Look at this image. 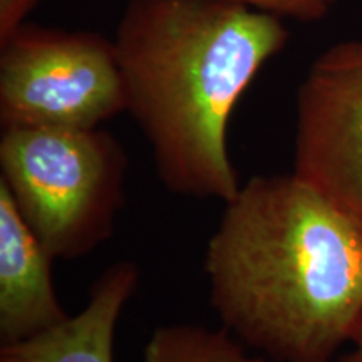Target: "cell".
<instances>
[{"label": "cell", "mask_w": 362, "mask_h": 362, "mask_svg": "<svg viewBox=\"0 0 362 362\" xmlns=\"http://www.w3.org/2000/svg\"><path fill=\"white\" fill-rule=\"evenodd\" d=\"M223 329L279 362H329L362 320V225L292 175L253 176L206 243Z\"/></svg>", "instance_id": "6da1fadb"}, {"label": "cell", "mask_w": 362, "mask_h": 362, "mask_svg": "<svg viewBox=\"0 0 362 362\" xmlns=\"http://www.w3.org/2000/svg\"><path fill=\"white\" fill-rule=\"evenodd\" d=\"M143 362H269L252 356L226 329L198 324H170L155 329L143 351Z\"/></svg>", "instance_id": "ba28073f"}, {"label": "cell", "mask_w": 362, "mask_h": 362, "mask_svg": "<svg viewBox=\"0 0 362 362\" xmlns=\"http://www.w3.org/2000/svg\"><path fill=\"white\" fill-rule=\"evenodd\" d=\"M287 37L282 19L226 0H131L112 49L126 111L166 189L223 203L237 194L230 116Z\"/></svg>", "instance_id": "7a4b0ae2"}, {"label": "cell", "mask_w": 362, "mask_h": 362, "mask_svg": "<svg viewBox=\"0 0 362 362\" xmlns=\"http://www.w3.org/2000/svg\"><path fill=\"white\" fill-rule=\"evenodd\" d=\"M293 173L362 225V40L332 45L302 81Z\"/></svg>", "instance_id": "5b68a950"}, {"label": "cell", "mask_w": 362, "mask_h": 362, "mask_svg": "<svg viewBox=\"0 0 362 362\" xmlns=\"http://www.w3.org/2000/svg\"><path fill=\"white\" fill-rule=\"evenodd\" d=\"M35 0H0V40H7L21 29V22Z\"/></svg>", "instance_id": "30bf717a"}, {"label": "cell", "mask_w": 362, "mask_h": 362, "mask_svg": "<svg viewBox=\"0 0 362 362\" xmlns=\"http://www.w3.org/2000/svg\"><path fill=\"white\" fill-rule=\"evenodd\" d=\"M121 111L126 99L112 42L21 29L2 42L4 128L93 129Z\"/></svg>", "instance_id": "277c9868"}, {"label": "cell", "mask_w": 362, "mask_h": 362, "mask_svg": "<svg viewBox=\"0 0 362 362\" xmlns=\"http://www.w3.org/2000/svg\"><path fill=\"white\" fill-rule=\"evenodd\" d=\"M351 344H352L351 351L347 352L342 362H362V320L359 327H357V332L354 339L351 341Z\"/></svg>", "instance_id": "8fae6325"}, {"label": "cell", "mask_w": 362, "mask_h": 362, "mask_svg": "<svg viewBox=\"0 0 362 362\" xmlns=\"http://www.w3.org/2000/svg\"><path fill=\"white\" fill-rule=\"evenodd\" d=\"M138 280L133 262H116L94 285L79 314L25 341L2 344L0 362H115L116 325Z\"/></svg>", "instance_id": "52a82bcc"}, {"label": "cell", "mask_w": 362, "mask_h": 362, "mask_svg": "<svg viewBox=\"0 0 362 362\" xmlns=\"http://www.w3.org/2000/svg\"><path fill=\"white\" fill-rule=\"evenodd\" d=\"M52 257L0 181V341L21 342L69 319L56 291Z\"/></svg>", "instance_id": "8992f818"}, {"label": "cell", "mask_w": 362, "mask_h": 362, "mask_svg": "<svg viewBox=\"0 0 362 362\" xmlns=\"http://www.w3.org/2000/svg\"><path fill=\"white\" fill-rule=\"evenodd\" d=\"M0 181L54 260L106 242L124 205L128 156L111 134L74 128H4Z\"/></svg>", "instance_id": "3957f363"}, {"label": "cell", "mask_w": 362, "mask_h": 362, "mask_svg": "<svg viewBox=\"0 0 362 362\" xmlns=\"http://www.w3.org/2000/svg\"><path fill=\"white\" fill-rule=\"evenodd\" d=\"M226 2L247 6L279 19L287 17L298 22H314L324 19L336 0H226Z\"/></svg>", "instance_id": "9c48e42d"}]
</instances>
